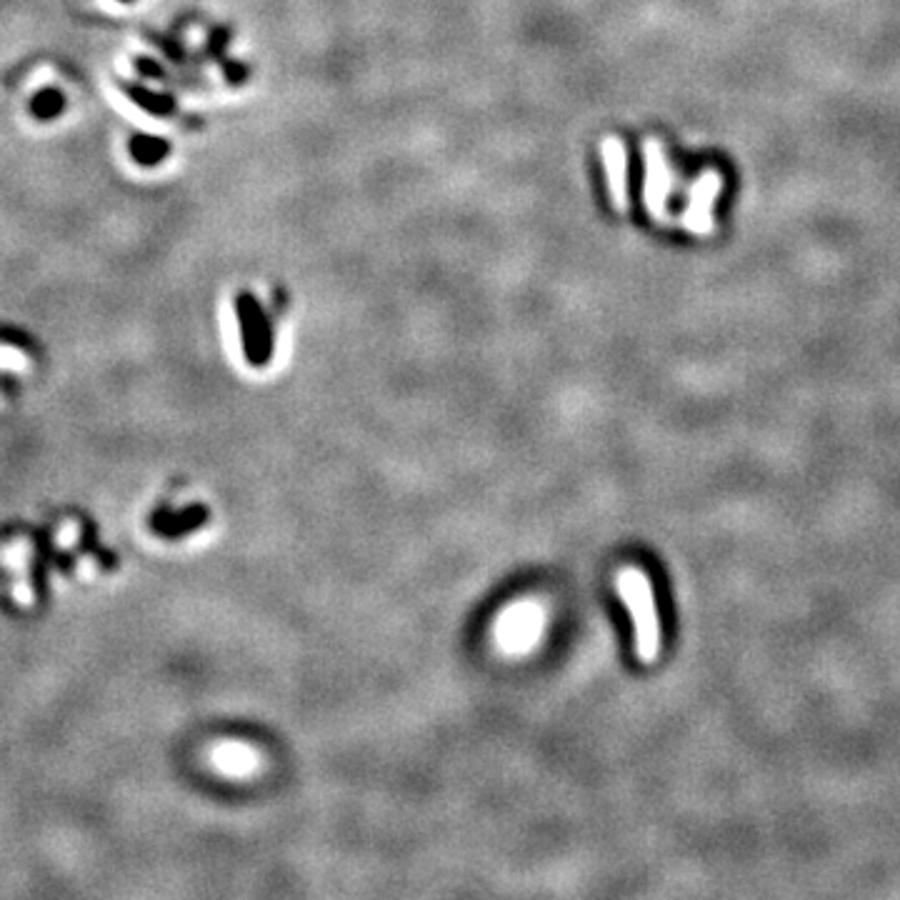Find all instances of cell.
<instances>
[{"mask_svg": "<svg viewBox=\"0 0 900 900\" xmlns=\"http://www.w3.org/2000/svg\"><path fill=\"white\" fill-rule=\"evenodd\" d=\"M618 590L623 595L630 620H633L635 655L643 663H653L660 655L663 640H660V620L658 610H655V598L648 575L640 568H633V565L623 568L618 573Z\"/></svg>", "mask_w": 900, "mask_h": 900, "instance_id": "cell-1", "label": "cell"}, {"mask_svg": "<svg viewBox=\"0 0 900 900\" xmlns=\"http://www.w3.org/2000/svg\"><path fill=\"white\" fill-rule=\"evenodd\" d=\"M723 188V178L718 170H705L698 175L693 190H690L688 210L683 215V225L698 235H708L713 230V200Z\"/></svg>", "mask_w": 900, "mask_h": 900, "instance_id": "cell-3", "label": "cell"}, {"mask_svg": "<svg viewBox=\"0 0 900 900\" xmlns=\"http://www.w3.org/2000/svg\"><path fill=\"white\" fill-rule=\"evenodd\" d=\"M543 633V610L533 603L513 605L498 623V640L505 650H528Z\"/></svg>", "mask_w": 900, "mask_h": 900, "instance_id": "cell-2", "label": "cell"}, {"mask_svg": "<svg viewBox=\"0 0 900 900\" xmlns=\"http://www.w3.org/2000/svg\"><path fill=\"white\" fill-rule=\"evenodd\" d=\"M0 363H3V365H20V363H23V355H20L18 350L3 348V350H0Z\"/></svg>", "mask_w": 900, "mask_h": 900, "instance_id": "cell-7", "label": "cell"}, {"mask_svg": "<svg viewBox=\"0 0 900 900\" xmlns=\"http://www.w3.org/2000/svg\"><path fill=\"white\" fill-rule=\"evenodd\" d=\"M60 105H63V100H60L58 95L45 93V95H40L38 103H35V110H38L40 115H53V113H58Z\"/></svg>", "mask_w": 900, "mask_h": 900, "instance_id": "cell-6", "label": "cell"}, {"mask_svg": "<svg viewBox=\"0 0 900 900\" xmlns=\"http://www.w3.org/2000/svg\"><path fill=\"white\" fill-rule=\"evenodd\" d=\"M213 760H215V765L223 770V773H230V775H243V773H248V770L255 768L253 750L245 748V745H238V743L220 745V748L213 753Z\"/></svg>", "mask_w": 900, "mask_h": 900, "instance_id": "cell-5", "label": "cell"}, {"mask_svg": "<svg viewBox=\"0 0 900 900\" xmlns=\"http://www.w3.org/2000/svg\"><path fill=\"white\" fill-rule=\"evenodd\" d=\"M648 203L653 208L655 215L663 213V205H665V193H668V180L670 173L665 168V160H663V150L660 145L650 143L648 145Z\"/></svg>", "mask_w": 900, "mask_h": 900, "instance_id": "cell-4", "label": "cell"}]
</instances>
